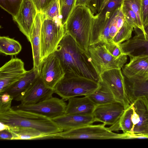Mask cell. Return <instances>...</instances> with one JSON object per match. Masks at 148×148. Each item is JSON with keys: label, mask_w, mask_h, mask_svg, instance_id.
I'll list each match as a JSON object with an SVG mask.
<instances>
[{"label": "cell", "mask_w": 148, "mask_h": 148, "mask_svg": "<svg viewBox=\"0 0 148 148\" xmlns=\"http://www.w3.org/2000/svg\"><path fill=\"white\" fill-rule=\"evenodd\" d=\"M53 53L59 60L65 75L88 78L99 83V76L88 51L82 49L67 33L65 32Z\"/></svg>", "instance_id": "6da1fadb"}, {"label": "cell", "mask_w": 148, "mask_h": 148, "mask_svg": "<svg viewBox=\"0 0 148 148\" xmlns=\"http://www.w3.org/2000/svg\"><path fill=\"white\" fill-rule=\"evenodd\" d=\"M12 101L0 103V121L11 127H29L46 135L63 131L54 122L43 115L12 108Z\"/></svg>", "instance_id": "7a4b0ae2"}, {"label": "cell", "mask_w": 148, "mask_h": 148, "mask_svg": "<svg viewBox=\"0 0 148 148\" xmlns=\"http://www.w3.org/2000/svg\"><path fill=\"white\" fill-rule=\"evenodd\" d=\"M94 16L85 5L75 6L64 25L70 34L83 50L88 51Z\"/></svg>", "instance_id": "3957f363"}, {"label": "cell", "mask_w": 148, "mask_h": 148, "mask_svg": "<svg viewBox=\"0 0 148 148\" xmlns=\"http://www.w3.org/2000/svg\"><path fill=\"white\" fill-rule=\"evenodd\" d=\"M99 83L90 79L65 75L55 87V93L64 101L80 96H88L99 86Z\"/></svg>", "instance_id": "277c9868"}, {"label": "cell", "mask_w": 148, "mask_h": 148, "mask_svg": "<svg viewBox=\"0 0 148 148\" xmlns=\"http://www.w3.org/2000/svg\"><path fill=\"white\" fill-rule=\"evenodd\" d=\"M65 33L64 27L61 21L45 17L40 35V60L42 64L44 59L54 52Z\"/></svg>", "instance_id": "5b68a950"}, {"label": "cell", "mask_w": 148, "mask_h": 148, "mask_svg": "<svg viewBox=\"0 0 148 148\" xmlns=\"http://www.w3.org/2000/svg\"><path fill=\"white\" fill-rule=\"evenodd\" d=\"M103 123L88 125L53 134L51 139H121V134L113 132Z\"/></svg>", "instance_id": "8992f818"}, {"label": "cell", "mask_w": 148, "mask_h": 148, "mask_svg": "<svg viewBox=\"0 0 148 148\" xmlns=\"http://www.w3.org/2000/svg\"><path fill=\"white\" fill-rule=\"evenodd\" d=\"M88 51L92 63L99 76L104 71L114 69H121L126 63L127 56L123 55L119 58L112 55L103 42L90 45Z\"/></svg>", "instance_id": "52a82bcc"}, {"label": "cell", "mask_w": 148, "mask_h": 148, "mask_svg": "<svg viewBox=\"0 0 148 148\" xmlns=\"http://www.w3.org/2000/svg\"><path fill=\"white\" fill-rule=\"evenodd\" d=\"M99 83L104 85L110 90L116 102L122 105L125 110L130 106L132 103L121 69L105 71L99 75Z\"/></svg>", "instance_id": "ba28073f"}, {"label": "cell", "mask_w": 148, "mask_h": 148, "mask_svg": "<svg viewBox=\"0 0 148 148\" xmlns=\"http://www.w3.org/2000/svg\"><path fill=\"white\" fill-rule=\"evenodd\" d=\"M67 105L63 99L53 97L35 104L13 106L14 110L32 112L51 119L65 114Z\"/></svg>", "instance_id": "9c48e42d"}, {"label": "cell", "mask_w": 148, "mask_h": 148, "mask_svg": "<svg viewBox=\"0 0 148 148\" xmlns=\"http://www.w3.org/2000/svg\"><path fill=\"white\" fill-rule=\"evenodd\" d=\"M24 63L21 59L13 58L0 68V95L5 92L26 74Z\"/></svg>", "instance_id": "30bf717a"}, {"label": "cell", "mask_w": 148, "mask_h": 148, "mask_svg": "<svg viewBox=\"0 0 148 148\" xmlns=\"http://www.w3.org/2000/svg\"><path fill=\"white\" fill-rule=\"evenodd\" d=\"M130 61L122 68L125 80L129 82L148 81V55L129 56Z\"/></svg>", "instance_id": "8fae6325"}, {"label": "cell", "mask_w": 148, "mask_h": 148, "mask_svg": "<svg viewBox=\"0 0 148 148\" xmlns=\"http://www.w3.org/2000/svg\"><path fill=\"white\" fill-rule=\"evenodd\" d=\"M120 7L105 15L98 14L94 16L91 31L90 45L99 42L106 43L113 42L110 36V29L111 22Z\"/></svg>", "instance_id": "7c38bea8"}, {"label": "cell", "mask_w": 148, "mask_h": 148, "mask_svg": "<svg viewBox=\"0 0 148 148\" xmlns=\"http://www.w3.org/2000/svg\"><path fill=\"white\" fill-rule=\"evenodd\" d=\"M64 74L59 60L53 53L44 59L40 76L47 87L54 89Z\"/></svg>", "instance_id": "4fadbf2b"}, {"label": "cell", "mask_w": 148, "mask_h": 148, "mask_svg": "<svg viewBox=\"0 0 148 148\" xmlns=\"http://www.w3.org/2000/svg\"><path fill=\"white\" fill-rule=\"evenodd\" d=\"M38 12L32 0H23L18 14L13 17L20 30L30 42L33 24Z\"/></svg>", "instance_id": "5bb4252c"}, {"label": "cell", "mask_w": 148, "mask_h": 148, "mask_svg": "<svg viewBox=\"0 0 148 148\" xmlns=\"http://www.w3.org/2000/svg\"><path fill=\"white\" fill-rule=\"evenodd\" d=\"M124 110L121 104L114 102L97 106L92 115L96 122L112 125L118 121Z\"/></svg>", "instance_id": "9a60e30c"}, {"label": "cell", "mask_w": 148, "mask_h": 148, "mask_svg": "<svg viewBox=\"0 0 148 148\" xmlns=\"http://www.w3.org/2000/svg\"><path fill=\"white\" fill-rule=\"evenodd\" d=\"M54 93V89L47 87L39 75L21 101L20 104H36L52 97Z\"/></svg>", "instance_id": "2e32d148"}, {"label": "cell", "mask_w": 148, "mask_h": 148, "mask_svg": "<svg viewBox=\"0 0 148 148\" xmlns=\"http://www.w3.org/2000/svg\"><path fill=\"white\" fill-rule=\"evenodd\" d=\"M45 18L42 12H38L33 24L30 42L33 56V68L39 75L42 65L40 60V31Z\"/></svg>", "instance_id": "e0dca14e"}, {"label": "cell", "mask_w": 148, "mask_h": 148, "mask_svg": "<svg viewBox=\"0 0 148 148\" xmlns=\"http://www.w3.org/2000/svg\"><path fill=\"white\" fill-rule=\"evenodd\" d=\"M135 30V36L119 45L122 52L128 56L148 55V39L140 30Z\"/></svg>", "instance_id": "ac0fdd59"}, {"label": "cell", "mask_w": 148, "mask_h": 148, "mask_svg": "<svg viewBox=\"0 0 148 148\" xmlns=\"http://www.w3.org/2000/svg\"><path fill=\"white\" fill-rule=\"evenodd\" d=\"M63 131L70 130L95 122L92 114H65L51 119Z\"/></svg>", "instance_id": "d6986e66"}, {"label": "cell", "mask_w": 148, "mask_h": 148, "mask_svg": "<svg viewBox=\"0 0 148 148\" xmlns=\"http://www.w3.org/2000/svg\"><path fill=\"white\" fill-rule=\"evenodd\" d=\"M39 75L33 68L27 71L25 75L5 92L9 94L13 100L21 101Z\"/></svg>", "instance_id": "ffe728a7"}, {"label": "cell", "mask_w": 148, "mask_h": 148, "mask_svg": "<svg viewBox=\"0 0 148 148\" xmlns=\"http://www.w3.org/2000/svg\"><path fill=\"white\" fill-rule=\"evenodd\" d=\"M68 100L65 114L92 115L97 106L88 96L81 98L73 97Z\"/></svg>", "instance_id": "44dd1931"}, {"label": "cell", "mask_w": 148, "mask_h": 148, "mask_svg": "<svg viewBox=\"0 0 148 148\" xmlns=\"http://www.w3.org/2000/svg\"><path fill=\"white\" fill-rule=\"evenodd\" d=\"M136 112L139 117V121L135 126L133 132L143 133L148 132V101L145 97L134 101Z\"/></svg>", "instance_id": "7402d4cb"}, {"label": "cell", "mask_w": 148, "mask_h": 148, "mask_svg": "<svg viewBox=\"0 0 148 148\" xmlns=\"http://www.w3.org/2000/svg\"><path fill=\"white\" fill-rule=\"evenodd\" d=\"M8 130L12 134V140L48 139L51 135L43 134L36 130L29 127L9 126Z\"/></svg>", "instance_id": "603a6c76"}, {"label": "cell", "mask_w": 148, "mask_h": 148, "mask_svg": "<svg viewBox=\"0 0 148 148\" xmlns=\"http://www.w3.org/2000/svg\"><path fill=\"white\" fill-rule=\"evenodd\" d=\"M99 83V87L88 95L91 100L97 106L117 102L110 90L104 85Z\"/></svg>", "instance_id": "cb8c5ba5"}, {"label": "cell", "mask_w": 148, "mask_h": 148, "mask_svg": "<svg viewBox=\"0 0 148 148\" xmlns=\"http://www.w3.org/2000/svg\"><path fill=\"white\" fill-rule=\"evenodd\" d=\"M134 103L125 110L118 121L109 127L112 131L122 130L123 132H131L133 124L131 117L133 113Z\"/></svg>", "instance_id": "d4e9b609"}, {"label": "cell", "mask_w": 148, "mask_h": 148, "mask_svg": "<svg viewBox=\"0 0 148 148\" xmlns=\"http://www.w3.org/2000/svg\"><path fill=\"white\" fill-rule=\"evenodd\" d=\"M22 48L21 45L18 41L7 36H0L1 53L7 55H15L20 52Z\"/></svg>", "instance_id": "484cf974"}, {"label": "cell", "mask_w": 148, "mask_h": 148, "mask_svg": "<svg viewBox=\"0 0 148 148\" xmlns=\"http://www.w3.org/2000/svg\"><path fill=\"white\" fill-rule=\"evenodd\" d=\"M123 4L135 13L137 18L139 29L143 33L145 38L147 39L142 19L141 0H123Z\"/></svg>", "instance_id": "4316f807"}, {"label": "cell", "mask_w": 148, "mask_h": 148, "mask_svg": "<svg viewBox=\"0 0 148 148\" xmlns=\"http://www.w3.org/2000/svg\"><path fill=\"white\" fill-rule=\"evenodd\" d=\"M134 28L125 20L123 25L112 39L115 43L119 45L132 37Z\"/></svg>", "instance_id": "83f0119b"}, {"label": "cell", "mask_w": 148, "mask_h": 148, "mask_svg": "<svg viewBox=\"0 0 148 148\" xmlns=\"http://www.w3.org/2000/svg\"><path fill=\"white\" fill-rule=\"evenodd\" d=\"M76 1V0H59L61 22L64 26L75 6Z\"/></svg>", "instance_id": "f1b7e54d"}, {"label": "cell", "mask_w": 148, "mask_h": 148, "mask_svg": "<svg viewBox=\"0 0 148 148\" xmlns=\"http://www.w3.org/2000/svg\"><path fill=\"white\" fill-rule=\"evenodd\" d=\"M23 0H0V5L3 9L15 16L20 9Z\"/></svg>", "instance_id": "f546056e"}, {"label": "cell", "mask_w": 148, "mask_h": 148, "mask_svg": "<svg viewBox=\"0 0 148 148\" xmlns=\"http://www.w3.org/2000/svg\"><path fill=\"white\" fill-rule=\"evenodd\" d=\"M42 12L46 18L61 21L59 0H53Z\"/></svg>", "instance_id": "4dcf8cb0"}, {"label": "cell", "mask_w": 148, "mask_h": 148, "mask_svg": "<svg viewBox=\"0 0 148 148\" xmlns=\"http://www.w3.org/2000/svg\"><path fill=\"white\" fill-rule=\"evenodd\" d=\"M122 11L124 16L125 20L134 28V29H139L136 16L133 11L123 4Z\"/></svg>", "instance_id": "1f68e13d"}, {"label": "cell", "mask_w": 148, "mask_h": 148, "mask_svg": "<svg viewBox=\"0 0 148 148\" xmlns=\"http://www.w3.org/2000/svg\"><path fill=\"white\" fill-rule=\"evenodd\" d=\"M123 1V0H109L98 14L104 15L112 12L120 7L122 4Z\"/></svg>", "instance_id": "d6a6232c"}, {"label": "cell", "mask_w": 148, "mask_h": 148, "mask_svg": "<svg viewBox=\"0 0 148 148\" xmlns=\"http://www.w3.org/2000/svg\"><path fill=\"white\" fill-rule=\"evenodd\" d=\"M107 0H91L87 6L94 16L99 14L105 5Z\"/></svg>", "instance_id": "836d02e7"}, {"label": "cell", "mask_w": 148, "mask_h": 148, "mask_svg": "<svg viewBox=\"0 0 148 148\" xmlns=\"http://www.w3.org/2000/svg\"><path fill=\"white\" fill-rule=\"evenodd\" d=\"M104 43L107 49L114 56L119 58L125 55L122 52L119 45L113 42Z\"/></svg>", "instance_id": "e575fe53"}, {"label": "cell", "mask_w": 148, "mask_h": 148, "mask_svg": "<svg viewBox=\"0 0 148 148\" xmlns=\"http://www.w3.org/2000/svg\"><path fill=\"white\" fill-rule=\"evenodd\" d=\"M142 19L144 28L148 25V0H141Z\"/></svg>", "instance_id": "d590c367"}, {"label": "cell", "mask_w": 148, "mask_h": 148, "mask_svg": "<svg viewBox=\"0 0 148 148\" xmlns=\"http://www.w3.org/2000/svg\"><path fill=\"white\" fill-rule=\"evenodd\" d=\"M124 139H148V132L135 133L131 132H123Z\"/></svg>", "instance_id": "8d00e7d4"}, {"label": "cell", "mask_w": 148, "mask_h": 148, "mask_svg": "<svg viewBox=\"0 0 148 148\" xmlns=\"http://www.w3.org/2000/svg\"><path fill=\"white\" fill-rule=\"evenodd\" d=\"M38 12H42L46 9L53 0H32Z\"/></svg>", "instance_id": "74e56055"}, {"label": "cell", "mask_w": 148, "mask_h": 148, "mask_svg": "<svg viewBox=\"0 0 148 148\" xmlns=\"http://www.w3.org/2000/svg\"><path fill=\"white\" fill-rule=\"evenodd\" d=\"M131 119L133 126L131 132H133V130L135 126L139 121V116L136 112L134 104L133 107V113L131 116Z\"/></svg>", "instance_id": "f35d334b"}, {"label": "cell", "mask_w": 148, "mask_h": 148, "mask_svg": "<svg viewBox=\"0 0 148 148\" xmlns=\"http://www.w3.org/2000/svg\"><path fill=\"white\" fill-rule=\"evenodd\" d=\"M13 137L12 133L8 130L0 131L1 140H12Z\"/></svg>", "instance_id": "ab89813d"}, {"label": "cell", "mask_w": 148, "mask_h": 148, "mask_svg": "<svg viewBox=\"0 0 148 148\" xmlns=\"http://www.w3.org/2000/svg\"><path fill=\"white\" fill-rule=\"evenodd\" d=\"M0 103H6L11 100L13 99V98L7 92L0 95Z\"/></svg>", "instance_id": "60d3db41"}, {"label": "cell", "mask_w": 148, "mask_h": 148, "mask_svg": "<svg viewBox=\"0 0 148 148\" xmlns=\"http://www.w3.org/2000/svg\"><path fill=\"white\" fill-rule=\"evenodd\" d=\"M91 0H76L75 6L85 5L88 6Z\"/></svg>", "instance_id": "b9f144b4"}, {"label": "cell", "mask_w": 148, "mask_h": 148, "mask_svg": "<svg viewBox=\"0 0 148 148\" xmlns=\"http://www.w3.org/2000/svg\"><path fill=\"white\" fill-rule=\"evenodd\" d=\"M9 126L0 121V131L8 130Z\"/></svg>", "instance_id": "7bdbcfd3"}, {"label": "cell", "mask_w": 148, "mask_h": 148, "mask_svg": "<svg viewBox=\"0 0 148 148\" xmlns=\"http://www.w3.org/2000/svg\"><path fill=\"white\" fill-rule=\"evenodd\" d=\"M144 29L147 38L148 39V25L144 28Z\"/></svg>", "instance_id": "ee69618b"}, {"label": "cell", "mask_w": 148, "mask_h": 148, "mask_svg": "<svg viewBox=\"0 0 148 148\" xmlns=\"http://www.w3.org/2000/svg\"><path fill=\"white\" fill-rule=\"evenodd\" d=\"M109 0H106V3L109 1Z\"/></svg>", "instance_id": "f6af8a7d"}]
</instances>
